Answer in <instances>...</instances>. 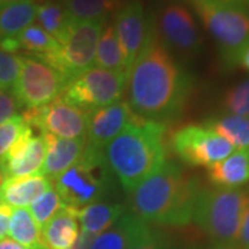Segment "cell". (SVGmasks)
<instances>
[{
	"label": "cell",
	"mask_w": 249,
	"mask_h": 249,
	"mask_svg": "<svg viewBox=\"0 0 249 249\" xmlns=\"http://www.w3.org/2000/svg\"><path fill=\"white\" fill-rule=\"evenodd\" d=\"M193 79L155 32L126 75L124 93L136 115L162 124L176 121L191 97Z\"/></svg>",
	"instance_id": "obj_1"
},
{
	"label": "cell",
	"mask_w": 249,
	"mask_h": 249,
	"mask_svg": "<svg viewBox=\"0 0 249 249\" xmlns=\"http://www.w3.org/2000/svg\"><path fill=\"white\" fill-rule=\"evenodd\" d=\"M199 188L196 176L166 160L130 194L132 212L151 226L186 227L193 222Z\"/></svg>",
	"instance_id": "obj_2"
},
{
	"label": "cell",
	"mask_w": 249,
	"mask_h": 249,
	"mask_svg": "<svg viewBox=\"0 0 249 249\" xmlns=\"http://www.w3.org/2000/svg\"><path fill=\"white\" fill-rule=\"evenodd\" d=\"M166 124L139 116L106 147V163L124 193L132 194L166 160Z\"/></svg>",
	"instance_id": "obj_3"
},
{
	"label": "cell",
	"mask_w": 249,
	"mask_h": 249,
	"mask_svg": "<svg viewBox=\"0 0 249 249\" xmlns=\"http://www.w3.org/2000/svg\"><path fill=\"white\" fill-rule=\"evenodd\" d=\"M249 188L202 187L194 204L193 222L213 245L237 247Z\"/></svg>",
	"instance_id": "obj_4"
},
{
	"label": "cell",
	"mask_w": 249,
	"mask_h": 249,
	"mask_svg": "<svg viewBox=\"0 0 249 249\" xmlns=\"http://www.w3.org/2000/svg\"><path fill=\"white\" fill-rule=\"evenodd\" d=\"M212 36L226 68L238 67L241 52L249 43V9L238 1L186 0Z\"/></svg>",
	"instance_id": "obj_5"
},
{
	"label": "cell",
	"mask_w": 249,
	"mask_h": 249,
	"mask_svg": "<svg viewBox=\"0 0 249 249\" xmlns=\"http://www.w3.org/2000/svg\"><path fill=\"white\" fill-rule=\"evenodd\" d=\"M53 183L62 202L75 209L101 202L115 190L114 175L106 163L104 152L86 147L82 158L54 178Z\"/></svg>",
	"instance_id": "obj_6"
},
{
	"label": "cell",
	"mask_w": 249,
	"mask_h": 249,
	"mask_svg": "<svg viewBox=\"0 0 249 249\" xmlns=\"http://www.w3.org/2000/svg\"><path fill=\"white\" fill-rule=\"evenodd\" d=\"M106 22L107 19L72 22L61 39L57 40L55 50L37 58L60 72L70 82L93 67L98 37Z\"/></svg>",
	"instance_id": "obj_7"
},
{
	"label": "cell",
	"mask_w": 249,
	"mask_h": 249,
	"mask_svg": "<svg viewBox=\"0 0 249 249\" xmlns=\"http://www.w3.org/2000/svg\"><path fill=\"white\" fill-rule=\"evenodd\" d=\"M126 86V73L91 67L70 80L61 98L88 114L108 107L122 100Z\"/></svg>",
	"instance_id": "obj_8"
},
{
	"label": "cell",
	"mask_w": 249,
	"mask_h": 249,
	"mask_svg": "<svg viewBox=\"0 0 249 249\" xmlns=\"http://www.w3.org/2000/svg\"><path fill=\"white\" fill-rule=\"evenodd\" d=\"M160 42L172 55L191 60L204 49V36L194 14L186 4L169 1L154 18Z\"/></svg>",
	"instance_id": "obj_9"
},
{
	"label": "cell",
	"mask_w": 249,
	"mask_h": 249,
	"mask_svg": "<svg viewBox=\"0 0 249 249\" xmlns=\"http://www.w3.org/2000/svg\"><path fill=\"white\" fill-rule=\"evenodd\" d=\"M170 148L191 168H211L234 152V145L204 124H187L170 136Z\"/></svg>",
	"instance_id": "obj_10"
},
{
	"label": "cell",
	"mask_w": 249,
	"mask_h": 249,
	"mask_svg": "<svg viewBox=\"0 0 249 249\" xmlns=\"http://www.w3.org/2000/svg\"><path fill=\"white\" fill-rule=\"evenodd\" d=\"M67 79L58 71L34 55L22 57L21 71L13 88L21 107L27 109L47 106L61 96Z\"/></svg>",
	"instance_id": "obj_11"
},
{
	"label": "cell",
	"mask_w": 249,
	"mask_h": 249,
	"mask_svg": "<svg viewBox=\"0 0 249 249\" xmlns=\"http://www.w3.org/2000/svg\"><path fill=\"white\" fill-rule=\"evenodd\" d=\"M22 118L39 133L53 134L61 139L86 137L89 124V114L65 103L61 96L47 106L25 109Z\"/></svg>",
	"instance_id": "obj_12"
},
{
	"label": "cell",
	"mask_w": 249,
	"mask_h": 249,
	"mask_svg": "<svg viewBox=\"0 0 249 249\" xmlns=\"http://www.w3.org/2000/svg\"><path fill=\"white\" fill-rule=\"evenodd\" d=\"M114 28L124 55L126 75L154 32V17H148L142 0H124L114 13Z\"/></svg>",
	"instance_id": "obj_13"
},
{
	"label": "cell",
	"mask_w": 249,
	"mask_h": 249,
	"mask_svg": "<svg viewBox=\"0 0 249 249\" xmlns=\"http://www.w3.org/2000/svg\"><path fill=\"white\" fill-rule=\"evenodd\" d=\"M46 158V142L42 133L27 124L24 132L7 152L0 170L4 178H24L42 175Z\"/></svg>",
	"instance_id": "obj_14"
},
{
	"label": "cell",
	"mask_w": 249,
	"mask_h": 249,
	"mask_svg": "<svg viewBox=\"0 0 249 249\" xmlns=\"http://www.w3.org/2000/svg\"><path fill=\"white\" fill-rule=\"evenodd\" d=\"M137 118L139 115L134 114L127 101L124 100L90 112L86 132V148L104 152L108 144Z\"/></svg>",
	"instance_id": "obj_15"
},
{
	"label": "cell",
	"mask_w": 249,
	"mask_h": 249,
	"mask_svg": "<svg viewBox=\"0 0 249 249\" xmlns=\"http://www.w3.org/2000/svg\"><path fill=\"white\" fill-rule=\"evenodd\" d=\"M42 136L46 142V158L42 175L53 181L82 158L86 147V137L61 139L49 133H42Z\"/></svg>",
	"instance_id": "obj_16"
},
{
	"label": "cell",
	"mask_w": 249,
	"mask_h": 249,
	"mask_svg": "<svg viewBox=\"0 0 249 249\" xmlns=\"http://www.w3.org/2000/svg\"><path fill=\"white\" fill-rule=\"evenodd\" d=\"M53 187V181L43 175L4 178L0 186V201L10 208H27Z\"/></svg>",
	"instance_id": "obj_17"
},
{
	"label": "cell",
	"mask_w": 249,
	"mask_h": 249,
	"mask_svg": "<svg viewBox=\"0 0 249 249\" xmlns=\"http://www.w3.org/2000/svg\"><path fill=\"white\" fill-rule=\"evenodd\" d=\"M208 180L224 188H241L249 183V150H237L208 168Z\"/></svg>",
	"instance_id": "obj_18"
},
{
	"label": "cell",
	"mask_w": 249,
	"mask_h": 249,
	"mask_svg": "<svg viewBox=\"0 0 249 249\" xmlns=\"http://www.w3.org/2000/svg\"><path fill=\"white\" fill-rule=\"evenodd\" d=\"M43 241L49 249H68L79 235L78 209L64 206L42 230Z\"/></svg>",
	"instance_id": "obj_19"
},
{
	"label": "cell",
	"mask_w": 249,
	"mask_h": 249,
	"mask_svg": "<svg viewBox=\"0 0 249 249\" xmlns=\"http://www.w3.org/2000/svg\"><path fill=\"white\" fill-rule=\"evenodd\" d=\"M57 40L50 36L37 24H31L29 27L22 29L16 37L3 40L0 49L7 53L17 54L18 52H25L28 55L40 57L47 53H52L57 47Z\"/></svg>",
	"instance_id": "obj_20"
},
{
	"label": "cell",
	"mask_w": 249,
	"mask_h": 249,
	"mask_svg": "<svg viewBox=\"0 0 249 249\" xmlns=\"http://www.w3.org/2000/svg\"><path fill=\"white\" fill-rule=\"evenodd\" d=\"M35 0H16L0 4V43L16 36L36 17Z\"/></svg>",
	"instance_id": "obj_21"
},
{
	"label": "cell",
	"mask_w": 249,
	"mask_h": 249,
	"mask_svg": "<svg viewBox=\"0 0 249 249\" xmlns=\"http://www.w3.org/2000/svg\"><path fill=\"white\" fill-rule=\"evenodd\" d=\"M126 212V206L119 202H94L78 209L82 231L97 237L106 231Z\"/></svg>",
	"instance_id": "obj_22"
},
{
	"label": "cell",
	"mask_w": 249,
	"mask_h": 249,
	"mask_svg": "<svg viewBox=\"0 0 249 249\" xmlns=\"http://www.w3.org/2000/svg\"><path fill=\"white\" fill-rule=\"evenodd\" d=\"M142 219L132 211H126L109 229L94 238L90 249H129Z\"/></svg>",
	"instance_id": "obj_23"
},
{
	"label": "cell",
	"mask_w": 249,
	"mask_h": 249,
	"mask_svg": "<svg viewBox=\"0 0 249 249\" xmlns=\"http://www.w3.org/2000/svg\"><path fill=\"white\" fill-rule=\"evenodd\" d=\"M9 235L28 249H49L43 241L42 229L37 226L28 208H16L10 217Z\"/></svg>",
	"instance_id": "obj_24"
},
{
	"label": "cell",
	"mask_w": 249,
	"mask_h": 249,
	"mask_svg": "<svg viewBox=\"0 0 249 249\" xmlns=\"http://www.w3.org/2000/svg\"><path fill=\"white\" fill-rule=\"evenodd\" d=\"M93 67L103 68V70H107V71L126 73L124 55V52H122V47L119 45L114 24H107L106 22L103 29H101Z\"/></svg>",
	"instance_id": "obj_25"
},
{
	"label": "cell",
	"mask_w": 249,
	"mask_h": 249,
	"mask_svg": "<svg viewBox=\"0 0 249 249\" xmlns=\"http://www.w3.org/2000/svg\"><path fill=\"white\" fill-rule=\"evenodd\" d=\"M73 22L106 21L124 0H58Z\"/></svg>",
	"instance_id": "obj_26"
},
{
	"label": "cell",
	"mask_w": 249,
	"mask_h": 249,
	"mask_svg": "<svg viewBox=\"0 0 249 249\" xmlns=\"http://www.w3.org/2000/svg\"><path fill=\"white\" fill-rule=\"evenodd\" d=\"M204 126L214 130L226 140L231 142L234 148L249 150V118L248 116L226 115L213 116L205 121Z\"/></svg>",
	"instance_id": "obj_27"
},
{
	"label": "cell",
	"mask_w": 249,
	"mask_h": 249,
	"mask_svg": "<svg viewBox=\"0 0 249 249\" xmlns=\"http://www.w3.org/2000/svg\"><path fill=\"white\" fill-rule=\"evenodd\" d=\"M36 24L55 40H60L73 21L58 0H43L36 4Z\"/></svg>",
	"instance_id": "obj_28"
},
{
	"label": "cell",
	"mask_w": 249,
	"mask_h": 249,
	"mask_svg": "<svg viewBox=\"0 0 249 249\" xmlns=\"http://www.w3.org/2000/svg\"><path fill=\"white\" fill-rule=\"evenodd\" d=\"M129 249H181L166 232L160 231L148 223L139 224Z\"/></svg>",
	"instance_id": "obj_29"
},
{
	"label": "cell",
	"mask_w": 249,
	"mask_h": 249,
	"mask_svg": "<svg viewBox=\"0 0 249 249\" xmlns=\"http://www.w3.org/2000/svg\"><path fill=\"white\" fill-rule=\"evenodd\" d=\"M64 206L65 204L62 202L61 196H58L55 188L52 187L43 196H39L34 204H31L29 212L37 223V226L43 230L46 224L50 222Z\"/></svg>",
	"instance_id": "obj_30"
},
{
	"label": "cell",
	"mask_w": 249,
	"mask_h": 249,
	"mask_svg": "<svg viewBox=\"0 0 249 249\" xmlns=\"http://www.w3.org/2000/svg\"><path fill=\"white\" fill-rule=\"evenodd\" d=\"M222 104L224 109L231 115L249 118V79L242 80L227 90Z\"/></svg>",
	"instance_id": "obj_31"
},
{
	"label": "cell",
	"mask_w": 249,
	"mask_h": 249,
	"mask_svg": "<svg viewBox=\"0 0 249 249\" xmlns=\"http://www.w3.org/2000/svg\"><path fill=\"white\" fill-rule=\"evenodd\" d=\"M25 121L22 115H16L0 124V165L6 158L7 152L17 142V139L25 129Z\"/></svg>",
	"instance_id": "obj_32"
},
{
	"label": "cell",
	"mask_w": 249,
	"mask_h": 249,
	"mask_svg": "<svg viewBox=\"0 0 249 249\" xmlns=\"http://www.w3.org/2000/svg\"><path fill=\"white\" fill-rule=\"evenodd\" d=\"M22 55L7 53L0 49V89L13 90L21 71Z\"/></svg>",
	"instance_id": "obj_33"
},
{
	"label": "cell",
	"mask_w": 249,
	"mask_h": 249,
	"mask_svg": "<svg viewBox=\"0 0 249 249\" xmlns=\"http://www.w3.org/2000/svg\"><path fill=\"white\" fill-rule=\"evenodd\" d=\"M21 108L18 100L10 90L0 89V124L7 119L18 115V109Z\"/></svg>",
	"instance_id": "obj_34"
},
{
	"label": "cell",
	"mask_w": 249,
	"mask_h": 249,
	"mask_svg": "<svg viewBox=\"0 0 249 249\" xmlns=\"http://www.w3.org/2000/svg\"><path fill=\"white\" fill-rule=\"evenodd\" d=\"M237 248L238 249H249V196L247 199V204L244 208V213L241 219V227L238 232V240H237Z\"/></svg>",
	"instance_id": "obj_35"
},
{
	"label": "cell",
	"mask_w": 249,
	"mask_h": 249,
	"mask_svg": "<svg viewBox=\"0 0 249 249\" xmlns=\"http://www.w3.org/2000/svg\"><path fill=\"white\" fill-rule=\"evenodd\" d=\"M13 213V208H10L9 205L0 201V240L6 238V235L9 234V224L10 217Z\"/></svg>",
	"instance_id": "obj_36"
},
{
	"label": "cell",
	"mask_w": 249,
	"mask_h": 249,
	"mask_svg": "<svg viewBox=\"0 0 249 249\" xmlns=\"http://www.w3.org/2000/svg\"><path fill=\"white\" fill-rule=\"evenodd\" d=\"M94 238H96V235H93L90 232L80 231L76 241L73 242V245L68 249H90Z\"/></svg>",
	"instance_id": "obj_37"
},
{
	"label": "cell",
	"mask_w": 249,
	"mask_h": 249,
	"mask_svg": "<svg viewBox=\"0 0 249 249\" xmlns=\"http://www.w3.org/2000/svg\"><path fill=\"white\" fill-rule=\"evenodd\" d=\"M0 249H28L22 247L21 244H18L17 241L11 240V238H3L0 240Z\"/></svg>",
	"instance_id": "obj_38"
},
{
	"label": "cell",
	"mask_w": 249,
	"mask_h": 249,
	"mask_svg": "<svg viewBox=\"0 0 249 249\" xmlns=\"http://www.w3.org/2000/svg\"><path fill=\"white\" fill-rule=\"evenodd\" d=\"M238 65L245 68V70H249V43L241 52L240 57H238Z\"/></svg>",
	"instance_id": "obj_39"
},
{
	"label": "cell",
	"mask_w": 249,
	"mask_h": 249,
	"mask_svg": "<svg viewBox=\"0 0 249 249\" xmlns=\"http://www.w3.org/2000/svg\"><path fill=\"white\" fill-rule=\"evenodd\" d=\"M206 249H238L237 247H224V245H213L211 244V247Z\"/></svg>",
	"instance_id": "obj_40"
},
{
	"label": "cell",
	"mask_w": 249,
	"mask_h": 249,
	"mask_svg": "<svg viewBox=\"0 0 249 249\" xmlns=\"http://www.w3.org/2000/svg\"><path fill=\"white\" fill-rule=\"evenodd\" d=\"M10 1H16V0H0V4H4V3H10Z\"/></svg>",
	"instance_id": "obj_41"
},
{
	"label": "cell",
	"mask_w": 249,
	"mask_h": 249,
	"mask_svg": "<svg viewBox=\"0 0 249 249\" xmlns=\"http://www.w3.org/2000/svg\"><path fill=\"white\" fill-rule=\"evenodd\" d=\"M226 1H241V0H226Z\"/></svg>",
	"instance_id": "obj_42"
},
{
	"label": "cell",
	"mask_w": 249,
	"mask_h": 249,
	"mask_svg": "<svg viewBox=\"0 0 249 249\" xmlns=\"http://www.w3.org/2000/svg\"><path fill=\"white\" fill-rule=\"evenodd\" d=\"M245 1H248V3H249V0H245Z\"/></svg>",
	"instance_id": "obj_43"
}]
</instances>
